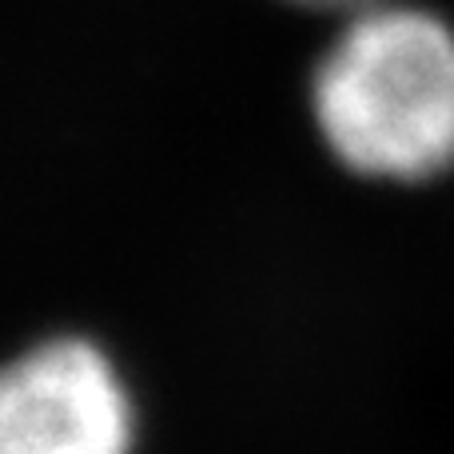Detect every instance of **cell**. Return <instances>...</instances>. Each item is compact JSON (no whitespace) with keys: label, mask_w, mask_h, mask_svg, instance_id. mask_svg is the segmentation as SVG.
<instances>
[{"label":"cell","mask_w":454,"mask_h":454,"mask_svg":"<svg viewBox=\"0 0 454 454\" xmlns=\"http://www.w3.org/2000/svg\"><path fill=\"white\" fill-rule=\"evenodd\" d=\"M315 128L367 180L423 184L454 168V32L411 4H367L323 52Z\"/></svg>","instance_id":"cell-1"},{"label":"cell","mask_w":454,"mask_h":454,"mask_svg":"<svg viewBox=\"0 0 454 454\" xmlns=\"http://www.w3.org/2000/svg\"><path fill=\"white\" fill-rule=\"evenodd\" d=\"M136 407L88 339H52L0 367V454H132Z\"/></svg>","instance_id":"cell-2"},{"label":"cell","mask_w":454,"mask_h":454,"mask_svg":"<svg viewBox=\"0 0 454 454\" xmlns=\"http://www.w3.org/2000/svg\"><path fill=\"white\" fill-rule=\"evenodd\" d=\"M291 4H303V8H351V12H359V8H367L371 0H291Z\"/></svg>","instance_id":"cell-3"}]
</instances>
